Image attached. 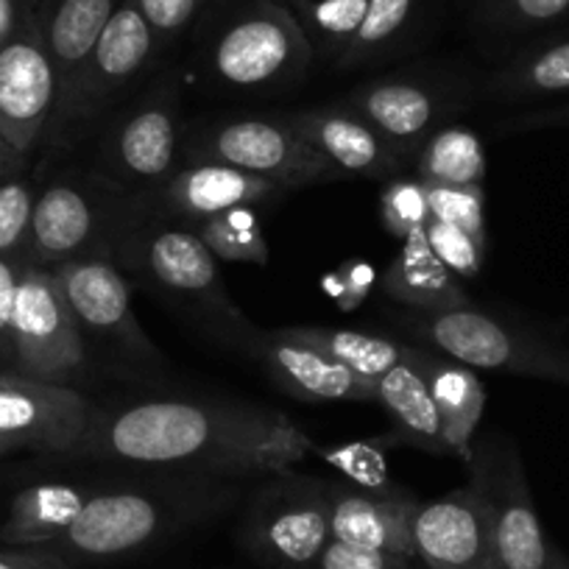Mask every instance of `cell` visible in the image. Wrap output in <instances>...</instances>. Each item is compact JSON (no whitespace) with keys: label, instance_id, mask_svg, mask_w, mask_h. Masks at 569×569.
Returning <instances> with one entry per match:
<instances>
[{"label":"cell","instance_id":"6da1fadb","mask_svg":"<svg viewBox=\"0 0 569 569\" xmlns=\"http://www.w3.org/2000/svg\"><path fill=\"white\" fill-rule=\"evenodd\" d=\"M316 441L279 410L223 397H140L98 405L70 461L238 480L284 472Z\"/></svg>","mask_w":569,"mask_h":569},{"label":"cell","instance_id":"7a4b0ae2","mask_svg":"<svg viewBox=\"0 0 569 569\" xmlns=\"http://www.w3.org/2000/svg\"><path fill=\"white\" fill-rule=\"evenodd\" d=\"M234 497L229 480L207 475L151 472L149 480H103L68 533L46 547L73 567L126 561L207 522Z\"/></svg>","mask_w":569,"mask_h":569},{"label":"cell","instance_id":"3957f363","mask_svg":"<svg viewBox=\"0 0 569 569\" xmlns=\"http://www.w3.org/2000/svg\"><path fill=\"white\" fill-rule=\"evenodd\" d=\"M112 260L196 330L243 355L257 327L232 302L218 257L207 249L196 229L134 201L114 234Z\"/></svg>","mask_w":569,"mask_h":569},{"label":"cell","instance_id":"277c9868","mask_svg":"<svg viewBox=\"0 0 569 569\" xmlns=\"http://www.w3.org/2000/svg\"><path fill=\"white\" fill-rule=\"evenodd\" d=\"M313 42L284 0H229L201 46V70L218 90L282 92L313 64Z\"/></svg>","mask_w":569,"mask_h":569},{"label":"cell","instance_id":"5b68a950","mask_svg":"<svg viewBox=\"0 0 569 569\" xmlns=\"http://www.w3.org/2000/svg\"><path fill=\"white\" fill-rule=\"evenodd\" d=\"M166 53L134 0H123L103 34L98 37L76 84L53 109L46 140L40 146L42 154H73L84 142H90L103 120L151 79L157 62Z\"/></svg>","mask_w":569,"mask_h":569},{"label":"cell","instance_id":"8992f818","mask_svg":"<svg viewBox=\"0 0 569 569\" xmlns=\"http://www.w3.org/2000/svg\"><path fill=\"white\" fill-rule=\"evenodd\" d=\"M182 87L173 73L149 79L92 137L90 166L129 199L146 201L184 166Z\"/></svg>","mask_w":569,"mask_h":569},{"label":"cell","instance_id":"52a82bcc","mask_svg":"<svg viewBox=\"0 0 569 569\" xmlns=\"http://www.w3.org/2000/svg\"><path fill=\"white\" fill-rule=\"evenodd\" d=\"M131 204L134 199L92 166L59 168L37 188L26 257L48 271L84 257H112L114 234Z\"/></svg>","mask_w":569,"mask_h":569},{"label":"cell","instance_id":"ba28073f","mask_svg":"<svg viewBox=\"0 0 569 569\" xmlns=\"http://www.w3.org/2000/svg\"><path fill=\"white\" fill-rule=\"evenodd\" d=\"M399 325L419 338L427 349H436L469 369L502 371V375L569 386V349L558 347L539 332L511 325L489 310L472 305L445 313L410 310L399 319Z\"/></svg>","mask_w":569,"mask_h":569},{"label":"cell","instance_id":"9c48e42d","mask_svg":"<svg viewBox=\"0 0 569 569\" xmlns=\"http://www.w3.org/2000/svg\"><path fill=\"white\" fill-rule=\"evenodd\" d=\"M238 541L268 569H316L332 541L330 480L291 469L266 475L246 502Z\"/></svg>","mask_w":569,"mask_h":569},{"label":"cell","instance_id":"30bf717a","mask_svg":"<svg viewBox=\"0 0 569 569\" xmlns=\"http://www.w3.org/2000/svg\"><path fill=\"white\" fill-rule=\"evenodd\" d=\"M184 162H218L279 184L288 193L308 184L343 179L313 146L302 140L282 114L227 118L188 129Z\"/></svg>","mask_w":569,"mask_h":569},{"label":"cell","instance_id":"8fae6325","mask_svg":"<svg viewBox=\"0 0 569 569\" xmlns=\"http://www.w3.org/2000/svg\"><path fill=\"white\" fill-rule=\"evenodd\" d=\"M57 282L73 313L87 352L126 369L154 371L166 366L157 343L146 336L131 305V282L112 257H84L57 268Z\"/></svg>","mask_w":569,"mask_h":569},{"label":"cell","instance_id":"7c38bea8","mask_svg":"<svg viewBox=\"0 0 569 569\" xmlns=\"http://www.w3.org/2000/svg\"><path fill=\"white\" fill-rule=\"evenodd\" d=\"M467 79L447 70H402L363 81L343 98L341 107L360 114L410 166L427 137L441 129L447 118L467 109Z\"/></svg>","mask_w":569,"mask_h":569},{"label":"cell","instance_id":"4fadbf2b","mask_svg":"<svg viewBox=\"0 0 569 569\" xmlns=\"http://www.w3.org/2000/svg\"><path fill=\"white\" fill-rule=\"evenodd\" d=\"M12 371L31 380L70 386L90 377V352L62 297L57 273L26 266L12 321Z\"/></svg>","mask_w":569,"mask_h":569},{"label":"cell","instance_id":"5bb4252c","mask_svg":"<svg viewBox=\"0 0 569 569\" xmlns=\"http://www.w3.org/2000/svg\"><path fill=\"white\" fill-rule=\"evenodd\" d=\"M57 96V73L37 26L34 0H20L18 18L0 40V134L26 160L46 140Z\"/></svg>","mask_w":569,"mask_h":569},{"label":"cell","instance_id":"9a60e30c","mask_svg":"<svg viewBox=\"0 0 569 569\" xmlns=\"http://www.w3.org/2000/svg\"><path fill=\"white\" fill-rule=\"evenodd\" d=\"M467 463L469 480L489 508L497 569H547L552 547L541 530L517 447L508 439H489Z\"/></svg>","mask_w":569,"mask_h":569},{"label":"cell","instance_id":"2e32d148","mask_svg":"<svg viewBox=\"0 0 569 569\" xmlns=\"http://www.w3.org/2000/svg\"><path fill=\"white\" fill-rule=\"evenodd\" d=\"M96 408L79 388L0 371V439L20 450L73 458Z\"/></svg>","mask_w":569,"mask_h":569},{"label":"cell","instance_id":"e0dca14e","mask_svg":"<svg viewBox=\"0 0 569 569\" xmlns=\"http://www.w3.org/2000/svg\"><path fill=\"white\" fill-rule=\"evenodd\" d=\"M410 536L427 569H497L489 508L472 480L439 500L419 502Z\"/></svg>","mask_w":569,"mask_h":569},{"label":"cell","instance_id":"ac0fdd59","mask_svg":"<svg viewBox=\"0 0 569 569\" xmlns=\"http://www.w3.org/2000/svg\"><path fill=\"white\" fill-rule=\"evenodd\" d=\"M243 358L260 363L282 391L305 402H375V382L355 375L321 349L291 338L282 327H257Z\"/></svg>","mask_w":569,"mask_h":569},{"label":"cell","instance_id":"d6986e66","mask_svg":"<svg viewBox=\"0 0 569 569\" xmlns=\"http://www.w3.org/2000/svg\"><path fill=\"white\" fill-rule=\"evenodd\" d=\"M288 193L279 184L238 168L218 166V162H184L149 201L146 207L171 221L193 229L196 223L212 216L234 210V207H254L262 201H277Z\"/></svg>","mask_w":569,"mask_h":569},{"label":"cell","instance_id":"ffe728a7","mask_svg":"<svg viewBox=\"0 0 569 569\" xmlns=\"http://www.w3.org/2000/svg\"><path fill=\"white\" fill-rule=\"evenodd\" d=\"M282 118L341 177L397 179V173L408 168V162L360 114L341 103L282 112Z\"/></svg>","mask_w":569,"mask_h":569},{"label":"cell","instance_id":"44dd1931","mask_svg":"<svg viewBox=\"0 0 569 569\" xmlns=\"http://www.w3.org/2000/svg\"><path fill=\"white\" fill-rule=\"evenodd\" d=\"M416 508H419V500L405 489L375 495L352 483L330 480L332 539L343 545L416 558L413 536H410Z\"/></svg>","mask_w":569,"mask_h":569},{"label":"cell","instance_id":"7402d4cb","mask_svg":"<svg viewBox=\"0 0 569 569\" xmlns=\"http://www.w3.org/2000/svg\"><path fill=\"white\" fill-rule=\"evenodd\" d=\"M120 3L123 0H34L37 26L57 73V107L76 84Z\"/></svg>","mask_w":569,"mask_h":569},{"label":"cell","instance_id":"603a6c76","mask_svg":"<svg viewBox=\"0 0 569 569\" xmlns=\"http://www.w3.org/2000/svg\"><path fill=\"white\" fill-rule=\"evenodd\" d=\"M408 363L419 371L427 391L433 397L441 419V433L452 456L469 461L472 456L475 427L483 419L486 388L475 369L436 352V349L410 347Z\"/></svg>","mask_w":569,"mask_h":569},{"label":"cell","instance_id":"cb8c5ba5","mask_svg":"<svg viewBox=\"0 0 569 569\" xmlns=\"http://www.w3.org/2000/svg\"><path fill=\"white\" fill-rule=\"evenodd\" d=\"M101 483H37L18 491L9 506L7 522L0 525V541L7 547H46L68 533L70 525L79 519L90 497Z\"/></svg>","mask_w":569,"mask_h":569},{"label":"cell","instance_id":"d4e9b609","mask_svg":"<svg viewBox=\"0 0 569 569\" xmlns=\"http://www.w3.org/2000/svg\"><path fill=\"white\" fill-rule=\"evenodd\" d=\"M380 288L399 305L416 313H445L469 305L467 291L456 273L433 254L425 229L405 238L402 251L393 257L380 279Z\"/></svg>","mask_w":569,"mask_h":569},{"label":"cell","instance_id":"484cf974","mask_svg":"<svg viewBox=\"0 0 569 569\" xmlns=\"http://www.w3.org/2000/svg\"><path fill=\"white\" fill-rule=\"evenodd\" d=\"M375 402L388 413L393 445H408L433 456H452L441 433L433 397L413 366L399 363L375 380Z\"/></svg>","mask_w":569,"mask_h":569},{"label":"cell","instance_id":"4316f807","mask_svg":"<svg viewBox=\"0 0 569 569\" xmlns=\"http://www.w3.org/2000/svg\"><path fill=\"white\" fill-rule=\"evenodd\" d=\"M569 92V37L539 42L517 53L483 84L491 101H528V98L567 96Z\"/></svg>","mask_w":569,"mask_h":569},{"label":"cell","instance_id":"83f0119b","mask_svg":"<svg viewBox=\"0 0 569 569\" xmlns=\"http://www.w3.org/2000/svg\"><path fill=\"white\" fill-rule=\"evenodd\" d=\"M427 7L430 0H369L363 23L336 59V68L352 70L391 59L419 29Z\"/></svg>","mask_w":569,"mask_h":569},{"label":"cell","instance_id":"f1b7e54d","mask_svg":"<svg viewBox=\"0 0 569 569\" xmlns=\"http://www.w3.org/2000/svg\"><path fill=\"white\" fill-rule=\"evenodd\" d=\"M282 330L297 341L321 349L332 360L371 382L380 380L393 366L408 363L410 355L408 343L391 341V338L375 336V332L343 330V327H282Z\"/></svg>","mask_w":569,"mask_h":569},{"label":"cell","instance_id":"f546056e","mask_svg":"<svg viewBox=\"0 0 569 569\" xmlns=\"http://www.w3.org/2000/svg\"><path fill=\"white\" fill-rule=\"evenodd\" d=\"M486 151L469 126L447 123L436 129L416 157V179L425 184H483Z\"/></svg>","mask_w":569,"mask_h":569},{"label":"cell","instance_id":"4dcf8cb0","mask_svg":"<svg viewBox=\"0 0 569 569\" xmlns=\"http://www.w3.org/2000/svg\"><path fill=\"white\" fill-rule=\"evenodd\" d=\"M302 23L305 34L319 48L321 57L336 62L343 48L358 34L369 0H284Z\"/></svg>","mask_w":569,"mask_h":569},{"label":"cell","instance_id":"1f68e13d","mask_svg":"<svg viewBox=\"0 0 569 569\" xmlns=\"http://www.w3.org/2000/svg\"><path fill=\"white\" fill-rule=\"evenodd\" d=\"M193 229L218 260L249 262V266H266L268 262L266 232H262L260 218L251 207H234V210L196 223Z\"/></svg>","mask_w":569,"mask_h":569},{"label":"cell","instance_id":"d6a6232c","mask_svg":"<svg viewBox=\"0 0 569 569\" xmlns=\"http://www.w3.org/2000/svg\"><path fill=\"white\" fill-rule=\"evenodd\" d=\"M478 18L486 29L519 34L567 20L569 0H480Z\"/></svg>","mask_w":569,"mask_h":569},{"label":"cell","instance_id":"836d02e7","mask_svg":"<svg viewBox=\"0 0 569 569\" xmlns=\"http://www.w3.org/2000/svg\"><path fill=\"white\" fill-rule=\"evenodd\" d=\"M427 204L430 218L467 232L475 243L486 249V190L483 184H463V188H445L427 184Z\"/></svg>","mask_w":569,"mask_h":569},{"label":"cell","instance_id":"e575fe53","mask_svg":"<svg viewBox=\"0 0 569 569\" xmlns=\"http://www.w3.org/2000/svg\"><path fill=\"white\" fill-rule=\"evenodd\" d=\"M37 188L40 182L31 171H20L0 182V257L26 251Z\"/></svg>","mask_w":569,"mask_h":569},{"label":"cell","instance_id":"d590c367","mask_svg":"<svg viewBox=\"0 0 569 569\" xmlns=\"http://www.w3.org/2000/svg\"><path fill=\"white\" fill-rule=\"evenodd\" d=\"M382 227L393 238L405 240L421 232L430 221V204H427V184L419 179H391L380 196Z\"/></svg>","mask_w":569,"mask_h":569},{"label":"cell","instance_id":"8d00e7d4","mask_svg":"<svg viewBox=\"0 0 569 569\" xmlns=\"http://www.w3.org/2000/svg\"><path fill=\"white\" fill-rule=\"evenodd\" d=\"M327 461L336 469L347 475V483L358 486V489L375 491V495H391L399 486L388 478L386 458H382V445H371V441H352V445L336 447V450H319Z\"/></svg>","mask_w":569,"mask_h":569},{"label":"cell","instance_id":"74e56055","mask_svg":"<svg viewBox=\"0 0 569 569\" xmlns=\"http://www.w3.org/2000/svg\"><path fill=\"white\" fill-rule=\"evenodd\" d=\"M134 3L166 51H171L173 42L182 40L216 7V0H134Z\"/></svg>","mask_w":569,"mask_h":569},{"label":"cell","instance_id":"f35d334b","mask_svg":"<svg viewBox=\"0 0 569 569\" xmlns=\"http://www.w3.org/2000/svg\"><path fill=\"white\" fill-rule=\"evenodd\" d=\"M425 238L433 249V254L450 268L456 277H478L480 268H483V254L486 249L480 243H475L467 232L450 227V223H441L436 218H430L425 227Z\"/></svg>","mask_w":569,"mask_h":569},{"label":"cell","instance_id":"ab89813d","mask_svg":"<svg viewBox=\"0 0 569 569\" xmlns=\"http://www.w3.org/2000/svg\"><path fill=\"white\" fill-rule=\"evenodd\" d=\"M416 558L386 550H366V547L343 545L332 539L319 556L316 569H413Z\"/></svg>","mask_w":569,"mask_h":569},{"label":"cell","instance_id":"60d3db41","mask_svg":"<svg viewBox=\"0 0 569 569\" xmlns=\"http://www.w3.org/2000/svg\"><path fill=\"white\" fill-rule=\"evenodd\" d=\"M26 266H29L26 251L0 257V363H9V366H12V355H14V341H12L14 302H18L20 277H23Z\"/></svg>","mask_w":569,"mask_h":569},{"label":"cell","instance_id":"b9f144b4","mask_svg":"<svg viewBox=\"0 0 569 569\" xmlns=\"http://www.w3.org/2000/svg\"><path fill=\"white\" fill-rule=\"evenodd\" d=\"M0 569H76L68 558L48 547H7L0 550Z\"/></svg>","mask_w":569,"mask_h":569},{"label":"cell","instance_id":"7bdbcfd3","mask_svg":"<svg viewBox=\"0 0 569 569\" xmlns=\"http://www.w3.org/2000/svg\"><path fill=\"white\" fill-rule=\"evenodd\" d=\"M552 126H569V103L536 109V112H525L519 114V118L506 120V123H502V131H533L552 129Z\"/></svg>","mask_w":569,"mask_h":569},{"label":"cell","instance_id":"ee69618b","mask_svg":"<svg viewBox=\"0 0 569 569\" xmlns=\"http://www.w3.org/2000/svg\"><path fill=\"white\" fill-rule=\"evenodd\" d=\"M29 162L23 154H18V151L9 146V140L3 134H0V182L9 177H14V173L20 171H29Z\"/></svg>","mask_w":569,"mask_h":569},{"label":"cell","instance_id":"f6af8a7d","mask_svg":"<svg viewBox=\"0 0 569 569\" xmlns=\"http://www.w3.org/2000/svg\"><path fill=\"white\" fill-rule=\"evenodd\" d=\"M20 12V0H0V37H7Z\"/></svg>","mask_w":569,"mask_h":569},{"label":"cell","instance_id":"bcb514c9","mask_svg":"<svg viewBox=\"0 0 569 569\" xmlns=\"http://www.w3.org/2000/svg\"><path fill=\"white\" fill-rule=\"evenodd\" d=\"M547 569H569V561L561 556V552L552 550V552H550V563H547Z\"/></svg>","mask_w":569,"mask_h":569},{"label":"cell","instance_id":"7dc6e473","mask_svg":"<svg viewBox=\"0 0 569 569\" xmlns=\"http://www.w3.org/2000/svg\"><path fill=\"white\" fill-rule=\"evenodd\" d=\"M14 450H20V447L12 445V441H3V439H0V458L9 456V452H14Z\"/></svg>","mask_w":569,"mask_h":569},{"label":"cell","instance_id":"c3c4849f","mask_svg":"<svg viewBox=\"0 0 569 569\" xmlns=\"http://www.w3.org/2000/svg\"><path fill=\"white\" fill-rule=\"evenodd\" d=\"M416 569H427V567H425V563H421V567H416Z\"/></svg>","mask_w":569,"mask_h":569},{"label":"cell","instance_id":"681fc988","mask_svg":"<svg viewBox=\"0 0 569 569\" xmlns=\"http://www.w3.org/2000/svg\"><path fill=\"white\" fill-rule=\"evenodd\" d=\"M0 40H3V37H0Z\"/></svg>","mask_w":569,"mask_h":569}]
</instances>
